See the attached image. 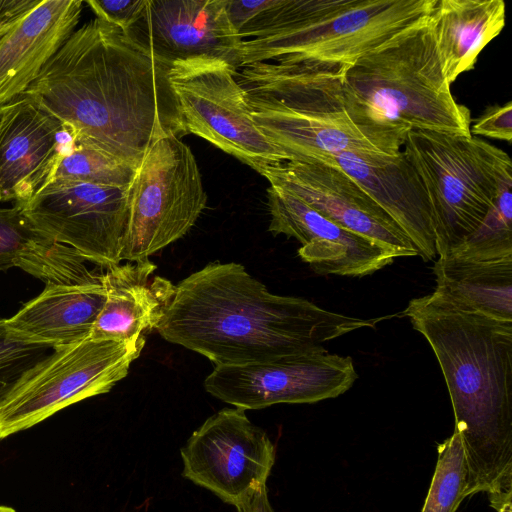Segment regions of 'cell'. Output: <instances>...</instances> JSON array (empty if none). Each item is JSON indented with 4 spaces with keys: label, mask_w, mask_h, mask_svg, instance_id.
Masks as SVG:
<instances>
[{
    "label": "cell",
    "mask_w": 512,
    "mask_h": 512,
    "mask_svg": "<svg viewBox=\"0 0 512 512\" xmlns=\"http://www.w3.org/2000/svg\"><path fill=\"white\" fill-rule=\"evenodd\" d=\"M169 70L96 17L73 31L22 95L69 128L75 143L138 167L156 140L187 134Z\"/></svg>",
    "instance_id": "1"
},
{
    "label": "cell",
    "mask_w": 512,
    "mask_h": 512,
    "mask_svg": "<svg viewBox=\"0 0 512 512\" xmlns=\"http://www.w3.org/2000/svg\"><path fill=\"white\" fill-rule=\"evenodd\" d=\"M382 318L363 319L271 293L235 262L211 263L175 286L156 331L215 366L273 361L326 350L324 342Z\"/></svg>",
    "instance_id": "2"
},
{
    "label": "cell",
    "mask_w": 512,
    "mask_h": 512,
    "mask_svg": "<svg viewBox=\"0 0 512 512\" xmlns=\"http://www.w3.org/2000/svg\"><path fill=\"white\" fill-rule=\"evenodd\" d=\"M427 340L450 395L464 447L467 497L512 496V322L460 310L433 293L402 313Z\"/></svg>",
    "instance_id": "3"
},
{
    "label": "cell",
    "mask_w": 512,
    "mask_h": 512,
    "mask_svg": "<svg viewBox=\"0 0 512 512\" xmlns=\"http://www.w3.org/2000/svg\"><path fill=\"white\" fill-rule=\"evenodd\" d=\"M342 92L351 122L380 153H400L412 130L472 136L470 110L451 93L427 17L347 65Z\"/></svg>",
    "instance_id": "4"
},
{
    "label": "cell",
    "mask_w": 512,
    "mask_h": 512,
    "mask_svg": "<svg viewBox=\"0 0 512 512\" xmlns=\"http://www.w3.org/2000/svg\"><path fill=\"white\" fill-rule=\"evenodd\" d=\"M434 0H274L247 33L240 67L313 60L349 65L422 22Z\"/></svg>",
    "instance_id": "5"
},
{
    "label": "cell",
    "mask_w": 512,
    "mask_h": 512,
    "mask_svg": "<svg viewBox=\"0 0 512 512\" xmlns=\"http://www.w3.org/2000/svg\"><path fill=\"white\" fill-rule=\"evenodd\" d=\"M346 66L313 60L261 62L240 67L236 79L255 125L290 160L379 152L346 112Z\"/></svg>",
    "instance_id": "6"
},
{
    "label": "cell",
    "mask_w": 512,
    "mask_h": 512,
    "mask_svg": "<svg viewBox=\"0 0 512 512\" xmlns=\"http://www.w3.org/2000/svg\"><path fill=\"white\" fill-rule=\"evenodd\" d=\"M402 152L426 188L439 257L480 225L501 187L512 180L509 155L474 136L412 130Z\"/></svg>",
    "instance_id": "7"
},
{
    "label": "cell",
    "mask_w": 512,
    "mask_h": 512,
    "mask_svg": "<svg viewBox=\"0 0 512 512\" xmlns=\"http://www.w3.org/2000/svg\"><path fill=\"white\" fill-rule=\"evenodd\" d=\"M144 345L143 335L125 341L89 336L53 348L0 402V440L72 404L109 392L127 376Z\"/></svg>",
    "instance_id": "8"
},
{
    "label": "cell",
    "mask_w": 512,
    "mask_h": 512,
    "mask_svg": "<svg viewBox=\"0 0 512 512\" xmlns=\"http://www.w3.org/2000/svg\"><path fill=\"white\" fill-rule=\"evenodd\" d=\"M128 205L122 260H147L194 226L207 194L197 161L179 137H162L148 148L128 187Z\"/></svg>",
    "instance_id": "9"
},
{
    "label": "cell",
    "mask_w": 512,
    "mask_h": 512,
    "mask_svg": "<svg viewBox=\"0 0 512 512\" xmlns=\"http://www.w3.org/2000/svg\"><path fill=\"white\" fill-rule=\"evenodd\" d=\"M236 72L223 60H196L173 65L169 81L186 132L207 140L260 174L290 158L255 125Z\"/></svg>",
    "instance_id": "10"
},
{
    "label": "cell",
    "mask_w": 512,
    "mask_h": 512,
    "mask_svg": "<svg viewBox=\"0 0 512 512\" xmlns=\"http://www.w3.org/2000/svg\"><path fill=\"white\" fill-rule=\"evenodd\" d=\"M40 234L104 268L120 264L128 224V187L54 179L16 204Z\"/></svg>",
    "instance_id": "11"
},
{
    "label": "cell",
    "mask_w": 512,
    "mask_h": 512,
    "mask_svg": "<svg viewBox=\"0 0 512 512\" xmlns=\"http://www.w3.org/2000/svg\"><path fill=\"white\" fill-rule=\"evenodd\" d=\"M180 454L184 478L236 508L267 486L276 458L267 433L237 407L207 418Z\"/></svg>",
    "instance_id": "12"
},
{
    "label": "cell",
    "mask_w": 512,
    "mask_h": 512,
    "mask_svg": "<svg viewBox=\"0 0 512 512\" xmlns=\"http://www.w3.org/2000/svg\"><path fill=\"white\" fill-rule=\"evenodd\" d=\"M357 378L351 357L322 350L268 362L214 366L204 388L215 398L246 411L336 398Z\"/></svg>",
    "instance_id": "13"
},
{
    "label": "cell",
    "mask_w": 512,
    "mask_h": 512,
    "mask_svg": "<svg viewBox=\"0 0 512 512\" xmlns=\"http://www.w3.org/2000/svg\"><path fill=\"white\" fill-rule=\"evenodd\" d=\"M260 174L340 227L372 239L400 257L418 255L400 226L337 164L321 158L292 159Z\"/></svg>",
    "instance_id": "14"
},
{
    "label": "cell",
    "mask_w": 512,
    "mask_h": 512,
    "mask_svg": "<svg viewBox=\"0 0 512 512\" xmlns=\"http://www.w3.org/2000/svg\"><path fill=\"white\" fill-rule=\"evenodd\" d=\"M168 68L196 60H223L240 68L241 37L226 0H147L125 33Z\"/></svg>",
    "instance_id": "15"
},
{
    "label": "cell",
    "mask_w": 512,
    "mask_h": 512,
    "mask_svg": "<svg viewBox=\"0 0 512 512\" xmlns=\"http://www.w3.org/2000/svg\"><path fill=\"white\" fill-rule=\"evenodd\" d=\"M268 230L298 240L300 258L320 275L363 277L392 264L398 253L328 220L291 192L270 185Z\"/></svg>",
    "instance_id": "16"
},
{
    "label": "cell",
    "mask_w": 512,
    "mask_h": 512,
    "mask_svg": "<svg viewBox=\"0 0 512 512\" xmlns=\"http://www.w3.org/2000/svg\"><path fill=\"white\" fill-rule=\"evenodd\" d=\"M74 146L59 119L24 95L14 99L0 132V201L27 202Z\"/></svg>",
    "instance_id": "17"
},
{
    "label": "cell",
    "mask_w": 512,
    "mask_h": 512,
    "mask_svg": "<svg viewBox=\"0 0 512 512\" xmlns=\"http://www.w3.org/2000/svg\"><path fill=\"white\" fill-rule=\"evenodd\" d=\"M327 159L337 164L400 226L424 261L437 257L432 209L416 169L401 151H344L307 159Z\"/></svg>",
    "instance_id": "18"
},
{
    "label": "cell",
    "mask_w": 512,
    "mask_h": 512,
    "mask_svg": "<svg viewBox=\"0 0 512 512\" xmlns=\"http://www.w3.org/2000/svg\"><path fill=\"white\" fill-rule=\"evenodd\" d=\"M82 0H41L0 35V105L20 97L73 33Z\"/></svg>",
    "instance_id": "19"
},
{
    "label": "cell",
    "mask_w": 512,
    "mask_h": 512,
    "mask_svg": "<svg viewBox=\"0 0 512 512\" xmlns=\"http://www.w3.org/2000/svg\"><path fill=\"white\" fill-rule=\"evenodd\" d=\"M156 268L147 259L100 275L106 300L90 337L125 341L156 329L175 292L169 280L154 275Z\"/></svg>",
    "instance_id": "20"
},
{
    "label": "cell",
    "mask_w": 512,
    "mask_h": 512,
    "mask_svg": "<svg viewBox=\"0 0 512 512\" xmlns=\"http://www.w3.org/2000/svg\"><path fill=\"white\" fill-rule=\"evenodd\" d=\"M105 300L100 276L93 283L48 284L6 325L15 338L53 349L89 337Z\"/></svg>",
    "instance_id": "21"
},
{
    "label": "cell",
    "mask_w": 512,
    "mask_h": 512,
    "mask_svg": "<svg viewBox=\"0 0 512 512\" xmlns=\"http://www.w3.org/2000/svg\"><path fill=\"white\" fill-rule=\"evenodd\" d=\"M505 15L502 0H434L427 23L450 85L474 69L480 52L504 28Z\"/></svg>",
    "instance_id": "22"
},
{
    "label": "cell",
    "mask_w": 512,
    "mask_h": 512,
    "mask_svg": "<svg viewBox=\"0 0 512 512\" xmlns=\"http://www.w3.org/2000/svg\"><path fill=\"white\" fill-rule=\"evenodd\" d=\"M17 267L48 284H86L100 275L88 270L71 247L36 231L21 209L0 208V271Z\"/></svg>",
    "instance_id": "23"
},
{
    "label": "cell",
    "mask_w": 512,
    "mask_h": 512,
    "mask_svg": "<svg viewBox=\"0 0 512 512\" xmlns=\"http://www.w3.org/2000/svg\"><path fill=\"white\" fill-rule=\"evenodd\" d=\"M433 273L436 297L460 310L512 322V257L489 261L438 257Z\"/></svg>",
    "instance_id": "24"
},
{
    "label": "cell",
    "mask_w": 512,
    "mask_h": 512,
    "mask_svg": "<svg viewBox=\"0 0 512 512\" xmlns=\"http://www.w3.org/2000/svg\"><path fill=\"white\" fill-rule=\"evenodd\" d=\"M511 188L512 180H509L501 187L480 225L446 256L479 261L512 257Z\"/></svg>",
    "instance_id": "25"
},
{
    "label": "cell",
    "mask_w": 512,
    "mask_h": 512,
    "mask_svg": "<svg viewBox=\"0 0 512 512\" xmlns=\"http://www.w3.org/2000/svg\"><path fill=\"white\" fill-rule=\"evenodd\" d=\"M437 463L421 512H456L467 497V461L459 433L437 447Z\"/></svg>",
    "instance_id": "26"
},
{
    "label": "cell",
    "mask_w": 512,
    "mask_h": 512,
    "mask_svg": "<svg viewBox=\"0 0 512 512\" xmlns=\"http://www.w3.org/2000/svg\"><path fill=\"white\" fill-rule=\"evenodd\" d=\"M136 170L137 166L118 157L75 143L74 148L60 160L50 181L64 179L129 187Z\"/></svg>",
    "instance_id": "27"
},
{
    "label": "cell",
    "mask_w": 512,
    "mask_h": 512,
    "mask_svg": "<svg viewBox=\"0 0 512 512\" xmlns=\"http://www.w3.org/2000/svg\"><path fill=\"white\" fill-rule=\"evenodd\" d=\"M51 350L15 338L6 325V319L0 318V402L21 376Z\"/></svg>",
    "instance_id": "28"
},
{
    "label": "cell",
    "mask_w": 512,
    "mask_h": 512,
    "mask_svg": "<svg viewBox=\"0 0 512 512\" xmlns=\"http://www.w3.org/2000/svg\"><path fill=\"white\" fill-rule=\"evenodd\" d=\"M147 0H88L86 4L97 18L126 33L140 18Z\"/></svg>",
    "instance_id": "29"
},
{
    "label": "cell",
    "mask_w": 512,
    "mask_h": 512,
    "mask_svg": "<svg viewBox=\"0 0 512 512\" xmlns=\"http://www.w3.org/2000/svg\"><path fill=\"white\" fill-rule=\"evenodd\" d=\"M471 135H480L511 143L512 140V102L492 105L474 120L470 127Z\"/></svg>",
    "instance_id": "30"
},
{
    "label": "cell",
    "mask_w": 512,
    "mask_h": 512,
    "mask_svg": "<svg viewBox=\"0 0 512 512\" xmlns=\"http://www.w3.org/2000/svg\"><path fill=\"white\" fill-rule=\"evenodd\" d=\"M236 509L237 512H275L268 498L267 486L259 489L246 503Z\"/></svg>",
    "instance_id": "31"
},
{
    "label": "cell",
    "mask_w": 512,
    "mask_h": 512,
    "mask_svg": "<svg viewBox=\"0 0 512 512\" xmlns=\"http://www.w3.org/2000/svg\"><path fill=\"white\" fill-rule=\"evenodd\" d=\"M13 23L10 18L7 0H0V35Z\"/></svg>",
    "instance_id": "32"
},
{
    "label": "cell",
    "mask_w": 512,
    "mask_h": 512,
    "mask_svg": "<svg viewBox=\"0 0 512 512\" xmlns=\"http://www.w3.org/2000/svg\"><path fill=\"white\" fill-rule=\"evenodd\" d=\"M12 101L7 103V104L0 105V132H1L2 128H3V126H4L6 118L8 116L9 111H10V108H11V105H12Z\"/></svg>",
    "instance_id": "33"
},
{
    "label": "cell",
    "mask_w": 512,
    "mask_h": 512,
    "mask_svg": "<svg viewBox=\"0 0 512 512\" xmlns=\"http://www.w3.org/2000/svg\"><path fill=\"white\" fill-rule=\"evenodd\" d=\"M0 512H16V510L7 505H0Z\"/></svg>",
    "instance_id": "34"
}]
</instances>
